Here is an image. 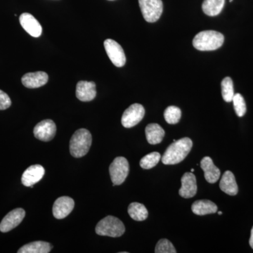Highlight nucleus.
Wrapping results in <instances>:
<instances>
[{"mask_svg": "<svg viewBox=\"0 0 253 253\" xmlns=\"http://www.w3.org/2000/svg\"><path fill=\"white\" fill-rule=\"evenodd\" d=\"M193 142L190 138L184 137L168 146L162 157L165 165H176L185 159L192 149Z\"/></svg>", "mask_w": 253, "mask_h": 253, "instance_id": "f257e3e1", "label": "nucleus"}, {"mask_svg": "<svg viewBox=\"0 0 253 253\" xmlns=\"http://www.w3.org/2000/svg\"><path fill=\"white\" fill-rule=\"evenodd\" d=\"M224 37L214 31H204L196 35L193 40V45L199 51H214L224 44Z\"/></svg>", "mask_w": 253, "mask_h": 253, "instance_id": "f03ea898", "label": "nucleus"}, {"mask_svg": "<svg viewBox=\"0 0 253 253\" xmlns=\"http://www.w3.org/2000/svg\"><path fill=\"white\" fill-rule=\"evenodd\" d=\"M92 137L86 129H80L74 133L70 141V152L75 158L85 156L90 149Z\"/></svg>", "mask_w": 253, "mask_h": 253, "instance_id": "7ed1b4c3", "label": "nucleus"}, {"mask_svg": "<svg viewBox=\"0 0 253 253\" xmlns=\"http://www.w3.org/2000/svg\"><path fill=\"white\" fill-rule=\"evenodd\" d=\"M95 231L98 235L118 238L124 234L126 228L121 219L113 216H107L98 223Z\"/></svg>", "mask_w": 253, "mask_h": 253, "instance_id": "20e7f679", "label": "nucleus"}, {"mask_svg": "<svg viewBox=\"0 0 253 253\" xmlns=\"http://www.w3.org/2000/svg\"><path fill=\"white\" fill-rule=\"evenodd\" d=\"M129 171V163L126 158H115L109 167L110 175L113 186L122 184L127 177Z\"/></svg>", "mask_w": 253, "mask_h": 253, "instance_id": "39448f33", "label": "nucleus"}, {"mask_svg": "<svg viewBox=\"0 0 253 253\" xmlns=\"http://www.w3.org/2000/svg\"><path fill=\"white\" fill-rule=\"evenodd\" d=\"M139 6L145 21L155 23L162 15V0H139Z\"/></svg>", "mask_w": 253, "mask_h": 253, "instance_id": "423d86ee", "label": "nucleus"}, {"mask_svg": "<svg viewBox=\"0 0 253 253\" xmlns=\"http://www.w3.org/2000/svg\"><path fill=\"white\" fill-rule=\"evenodd\" d=\"M104 48L106 54L109 56L111 62L116 66L121 68L125 66L126 63V56L122 46L117 42L111 39L104 41Z\"/></svg>", "mask_w": 253, "mask_h": 253, "instance_id": "0eeeda50", "label": "nucleus"}, {"mask_svg": "<svg viewBox=\"0 0 253 253\" xmlns=\"http://www.w3.org/2000/svg\"><path fill=\"white\" fill-rule=\"evenodd\" d=\"M144 115L145 109L142 105L139 104L131 105L123 113L121 123L125 127H132L142 121Z\"/></svg>", "mask_w": 253, "mask_h": 253, "instance_id": "6e6552de", "label": "nucleus"}, {"mask_svg": "<svg viewBox=\"0 0 253 253\" xmlns=\"http://www.w3.org/2000/svg\"><path fill=\"white\" fill-rule=\"evenodd\" d=\"M26 212L22 208H16L8 213L0 223V231L9 232L21 224L24 219Z\"/></svg>", "mask_w": 253, "mask_h": 253, "instance_id": "1a4fd4ad", "label": "nucleus"}, {"mask_svg": "<svg viewBox=\"0 0 253 253\" xmlns=\"http://www.w3.org/2000/svg\"><path fill=\"white\" fill-rule=\"evenodd\" d=\"M33 132L37 139L47 142L52 140L56 135V124L51 120H44L35 126Z\"/></svg>", "mask_w": 253, "mask_h": 253, "instance_id": "9d476101", "label": "nucleus"}, {"mask_svg": "<svg viewBox=\"0 0 253 253\" xmlns=\"http://www.w3.org/2000/svg\"><path fill=\"white\" fill-rule=\"evenodd\" d=\"M75 202L68 196H62L56 200L53 206V214L56 219H61L69 215L74 208Z\"/></svg>", "mask_w": 253, "mask_h": 253, "instance_id": "9b49d317", "label": "nucleus"}, {"mask_svg": "<svg viewBox=\"0 0 253 253\" xmlns=\"http://www.w3.org/2000/svg\"><path fill=\"white\" fill-rule=\"evenodd\" d=\"M44 174H45V170L42 166L41 165H33L30 166L23 172L21 181L25 186L32 187L42 179Z\"/></svg>", "mask_w": 253, "mask_h": 253, "instance_id": "f8f14e48", "label": "nucleus"}, {"mask_svg": "<svg viewBox=\"0 0 253 253\" xmlns=\"http://www.w3.org/2000/svg\"><path fill=\"white\" fill-rule=\"evenodd\" d=\"M181 187L179 194L184 199H191L197 193L196 176L192 172H186L181 179Z\"/></svg>", "mask_w": 253, "mask_h": 253, "instance_id": "ddd939ff", "label": "nucleus"}, {"mask_svg": "<svg viewBox=\"0 0 253 253\" xmlns=\"http://www.w3.org/2000/svg\"><path fill=\"white\" fill-rule=\"evenodd\" d=\"M20 23L30 36L38 38L42 33V28L41 23L38 22L33 15L29 13H23L20 16Z\"/></svg>", "mask_w": 253, "mask_h": 253, "instance_id": "4468645a", "label": "nucleus"}, {"mask_svg": "<svg viewBox=\"0 0 253 253\" xmlns=\"http://www.w3.org/2000/svg\"><path fill=\"white\" fill-rule=\"evenodd\" d=\"M49 76L47 73L38 71V72L28 73L23 76L21 82L23 85L30 89L41 87L47 83Z\"/></svg>", "mask_w": 253, "mask_h": 253, "instance_id": "2eb2a0df", "label": "nucleus"}, {"mask_svg": "<svg viewBox=\"0 0 253 253\" xmlns=\"http://www.w3.org/2000/svg\"><path fill=\"white\" fill-rule=\"evenodd\" d=\"M96 95V84L94 82H78L76 86V96L80 101L84 102L92 101Z\"/></svg>", "mask_w": 253, "mask_h": 253, "instance_id": "dca6fc26", "label": "nucleus"}, {"mask_svg": "<svg viewBox=\"0 0 253 253\" xmlns=\"http://www.w3.org/2000/svg\"><path fill=\"white\" fill-rule=\"evenodd\" d=\"M201 168L204 171V176L206 181L211 184H214L220 177V170L213 163L212 160L206 156L201 160Z\"/></svg>", "mask_w": 253, "mask_h": 253, "instance_id": "f3484780", "label": "nucleus"}, {"mask_svg": "<svg viewBox=\"0 0 253 253\" xmlns=\"http://www.w3.org/2000/svg\"><path fill=\"white\" fill-rule=\"evenodd\" d=\"M219 187L223 192L229 196H236L239 192L235 176L231 171H226L219 182Z\"/></svg>", "mask_w": 253, "mask_h": 253, "instance_id": "a211bd4d", "label": "nucleus"}, {"mask_svg": "<svg viewBox=\"0 0 253 253\" xmlns=\"http://www.w3.org/2000/svg\"><path fill=\"white\" fill-rule=\"evenodd\" d=\"M191 210L194 214L203 216L217 212V206L209 200H199L195 201L191 206Z\"/></svg>", "mask_w": 253, "mask_h": 253, "instance_id": "6ab92c4d", "label": "nucleus"}, {"mask_svg": "<svg viewBox=\"0 0 253 253\" xmlns=\"http://www.w3.org/2000/svg\"><path fill=\"white\" fill-rule=\"evenodd\" d=\"M146 139L150 144H160L165 136L164 129L156 123L148 125L145 129Z\"/></svg>", "mask_w": 253, "mask_h": 253, "instance_id": "aec40b11", "label": "nucleus"}, {"mask_svg": "<svg viewBox=\"0 0 253 253\" xmlns=\"http://www.w3.org/2000/svg\"><path fill=\"white\" fill-rule=\"evenodd\" d=\"M52 246L44 241H35L23 246L18 250V253H48Z\"/></svg>", "mask_w": 253, "mask_h": 253, "instance_id": "412c9836", "label": "nucleus"}, {"mask_svg": "<svg viewBox=\"0 0 253 253\" xmlns=\"http://www.w3.org/2000/svg\"><path fill=\"white\" fill-rule=\"evenodd\" d=\"M225 4V0H204L202 9L206 15L215 16L220 14Z\"/></svg>", "mask_w": 253, "mask_h": 253, "instance_id": "4be33fe9", "label": "nucleus"}, {"mask_svg": "<svg viewBox=\"0 0 253 253\" xmlns=\"http://www.w3.org/2000/svg\"><path fill=\"white\" fill-rule=\"evenodd\" d=\"M128 214L131 219L137 221H144L147 219L149 213L144 205L139 203H132L128 207Z\"/></svg>", "mask_w": 253, "mask_h": 253, "instance_id": "5701e85b", "label": "nucleus"}, {"mask_svg": "<svg viewBox=\"0 0 253 253\" xmlns=\"http://www.w3.org/2000/svg\"><path fill=\"white\" fill-rule=\"evenodd\" d=\"M221 86L223 99L228 103L232 101L234 96V84L231 78L229 77L224 78L221 81Z\"/></svg>", "mask_w": 253, "mask_h": 253, "instance_id": "b1692460", "label": "nucleus"}, {"mask_svg": "<svg viewBox=\"0 0 253 253\" xmlns=\"http://www.w3.org/2000/svg\"><path fill=\"white\" fill-rule=\"evenodd\" d=\"M181 117L180 109L176 106H171L168 107L164 112V118L168 124L174 125L179 123Z\"/></svg>", "mask_w": 253, "mask_h": 253, "instance_id": "393cba45", "label": "nucleus"}, {"mask_svg": "<svg viewBox=\"0 0 253 253\" xmlns=\"http://www.w3.org/2000/svg\"><path fill=\"white\" fill-rule=\"evenodd\" d=\"M161 159V155L158 152H152L141 158L140 166L143 169H149L154 168Z\"/></svg>", "mask_w": 253, "mask_h": 253, "instance_id": "a878e982", "label": "nucleus"}, {"mask_svg": "<svg viewBox=\"0 0 253 253\" xmlns=\"http://www.w3.org/2000/svg\"><path fill=\"white\" fill-rule=\"evenodd\" d=\"M235 112L239 117H243L246 113V101L241 94H234L232 100Z\"/></svg>", "mask_w": 253, "mask_h": 253, "instance_id": "bb28decb", "label": "nucleus"}, {"mask_svg": "<svg viewBox=\"0 0 253 253\" xmlns=\"http://www.w3.org/2000/svg\"><path fill=\"white\" fill-rule=\"evenodd\" d=\"M156 253H176V251L174 249L172 243L168 239H163L158 241L155 249Z\"/></svg>", "mask_w": 253, "mask_h": 253, "instance_id": "cd10ccee", "label": "nucleus"}, {"mask_svg": "<svg viewBox=\"0 0 253 253\" xmlns=\"http://www.w3.org/2000/svg\"><path fill=\"white\" fill-rule=\"evenodd\" d=\"M11 105V99L6 93L0 90V111L9 109Z\"/></svg>", "mask_w": 253, "mask_h": 253, "instance_id": "c85d7f7f", "label": "nucleus"}, {"mask_svg": "<svg viewBox=\"0 0 253 253\" xmlns=\"http://www.w3.org/2000/svg\"><path fill=\"white\" fill-rule=\"evenodd\" d=\"M249 244L251 247L253 249V226L252 230H251V238H250Z\"/></svg>", "mask_w": 253, "mask_h": 253, "instance_id": "c756f323", "label": "nucleus"}, {"mask_svg": "<svg viewBox=\"0 0 253 253\" xmlns=\"http://www.w3.org/2000/svg\"><path fill=\"white\" fill-rule=\"evenodd\" d=\"M191 172H194V169H191Z\"/></svg>", "mask_w": 253, "mask_h": 253, "instance_id": "7c9ffc66", "label": "nucleus"}, {"mask_svg": "<svg viewBox=\"0 0 253 253\" xmlns=\"http://www.w3.org/2000/svg\"><path fill=\"white\" fill-rule=\"evenodd\" d=\"M218 214H222V212H218Z\"/></svg>", "mask_w": 253, "mask_h": 253, "instance_id": "2f4dec72", "label": "nucleus"}, {"mask_svg": "<svg viewBox=\"0 0 253 253\" xmlns=\"http://www.w3.org/2000/svg\"><path fill=\"white\" fill-rule=\"evenodd\" d=\"M233 0H230V2H232Z\"/></svg>", "mask_w": 253, "mask_h": 253, "instance_id": "473e14b6", "label": "nucleus"}]
</instances>
